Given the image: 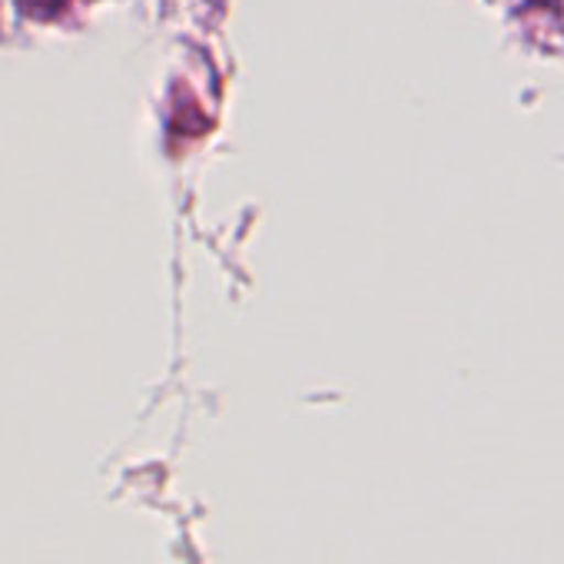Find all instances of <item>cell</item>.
Returning a JSON list of instances; mask_svg holds the SVG:
<instances>
[{"mask_svg": "<svg viewBox=\"0 0 564 564\" xmlns=\"http://www.w3.org/2000/svg\"><path fill=\"white\" fill-rule=\"evenodd\" d=\"M74 0H18V8L31 18H57L64 14Z\"/></svg>", "mask_w": 564, "mask_h": 564, "instance_id": "cell-1", "label": "cell"}]
</instances>
